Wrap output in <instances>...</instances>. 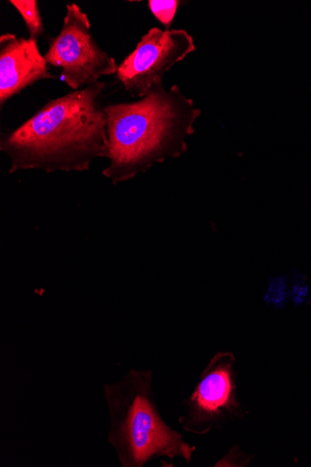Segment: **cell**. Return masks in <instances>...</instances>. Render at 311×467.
I'll return each mask as SVG.
<instances>
[{
  "label": "cell",
  "instance_id": "9c48e42d",
  "mask_svg": "<svg viewBox=\"0 0 311 467\" xmlns=\"http://www.w3.org/2000/svg\"><path fill=\"white\" fill-rule=\"evenodd\" d=\"M289 298V286L285 276L272 278L264 293V301L266 305L276 309H284Z\"/></svg>",
  "mask_w": 311,
  "mask_h": 467
},
{
  "label": "cell",
  "instance_id": "3957f363",
  "mask_svg": "<svg viewBox=\"0 0 311 467\" xmlns=\"http://www.w3.org/2000/svg\"><path fill=\"white\" fill-rule=\"evenodd\" d=\"M109 413V442L122 467H143L160 458L191 463L196 447L164 420L152 387V371L130 368L104 387Z\"/></svg>",
  "mask_w": 311,
  "mask_h": 467
},
{
  "label": "cell",
  "instance_id": "6da1fadb",
  "mask_svg": "<svg viewBox=\"0 0 311 467\" xmlns=\"http://www.w3.org/2000/svg\"><path fill=\"white\" fill-rule=\"evenodd\" d=\"M99 81L44 106L18 129L3 134L0 150L10 161V174L25 170L47 173L83 172L109 155L108 116Z\"/></svg>",
  "mask_w": 311,
  "mask_h": 467
},
{
  "label": "cell",
  "instance_id": "277c9868",
  "mask_svg": "<svg viewBox=\"0 0 311 467\" xmlns=\"http://www.w3.org/2000/svg\"><path fill=\"white\" fill-rule=\"evenodd\" d=\"M236 361L231 352H218L210 359L193 392L182 403L180 424L183 431L205 436L245 417Z\"/></svg>",
  "mask_w": 311,
  "mask_h": 467
},
{
  "label": "cell",
  "instance_id": "52a82bcc",
  "mask_svg": "<svg viewBox=\"0 0 311 467\" xmlns=\"http://www.w3.org/2000/svg\"><path fill=\"white\" fill-rule=\"evenodd\" d=\"M36 39L7 33L0 36V107L34 83L53 79Z\"/></svg>",
  "mask_w": 311,
  "mask_h": 467
},
{
  "label": "cell",
  "instance_id": "8fae6325",
  "mask_svg": "<svg viewBox=\"0 0 311 467\" xmlns=\"http://www.w3.org/2000/svg\"><path fill=\"white\" fill-rule=\"evenodd\" d=\"M254 460L253 455L243 451L238 445H234L231 451L221 458L215 464V467H244L247 466Z\"/></svg>",
  "mask_w": 311,
  "mask_h": 467
},
{
  "label": "cell",
  "instance_id": "30bf717a",
  "mask_svg": "<svg viewBox=\"0 0 311 467\" xmlns=\"http://www.w3.org/2000/svg\"><path fill=\"white\" fill-rule=\"evenodd\" d=\"M180 5L181 2L176 0H150L148 3L150 12L165 26V30H170Z\"/></svg>",
  "mask_w": 311,
  "mask_h": 467
},
{
  "label": "cell",
  "instance_id": "7a4b0ae2",
  "mask_svg": "<svg viewBox=\"0 0 311 467\" xmlns=\"http://www.w3.org/2000/svg\"><path fill=\"white\" fill-rule=\"evenodd\" d=\"M105 112L109 163L103 176L114 185L185 154L202 114L177 85L167 90L162 82L140 100L107 106Z\"/></svg>",
  "mask_w": 311,
  "mask_h": 467
},
{
  "label": "cell",
  "instance_id": "ba28073f",
  "mask_svg": "<svg viewBox=\"0 0 311 467\" xmlns=\"http://www.w3.org/2000/svg\"><path fill=\"white\" fill-rule=\"evenodd\" d=\"M9 4L23 17L30 33V38L36 39L44 34V26L36 0H10Z\"/></svg>",
  "mask_w": 311,
  "mask_h": 467
},
{
  "label": "cell",
  "instance_id": "8992f818",
  "mask_svg": "<svg viewBox=\"0 0 311 467\" xmlns=\"http://www.w3.org/2000/svg\"><path fill=\"white\" fill-rule=\"evenodd\" d=\"M196 50L193 36L184 29L151 28L135 51L119 65L117 78L131 98H144L177 63Z\"/></svg>",
  "mask_w": 311,
  "mask_h": 467
},
{
  "label": "cell",
  "instance_id": "7c38bea8",
  "mask_svg": "<svg viewBox=\"0 0 311 467\" xmlns=\"http://www.w3.org/2000/svg\"><path fill=\"white\" fill-rule=\"evenodd\" d=\"M289 296L293 304L297 306L308 302L309 288L304 275L295 276L292 287L289 289Z\"/></svg>",
  "mask_w": 311,
  "mask_h": 467
},
{
  "label": "cell",
  "instance_id": "5b68a950",
  "mask_svg": "<svg viewBox=\"0 0 311 467\" xmlns=\"http://www.w3.org/2000/svg\"><path fill=\"white\" fill-rule=\"evenodd\" d=\"M46 57L48 65L62 69L64 81L73 91L99 82L117 73L118 65L98 45L88 16L75 4L67 6L63 27L50 39Z\"/></svg>",
  "mask_w": 311,
  "mask_h": 467
}]
</instances>
